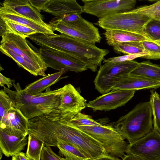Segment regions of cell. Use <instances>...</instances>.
<instances>
[{
	"label": "cell",
	"mask_w": 160,
	"mask_h": 160,
	"mask_svg": "<svg viewBox=\"0 0 160 160\" xmlns=\"http://www.w3.org/2000/svg\"><path fill=\"white\" fill-rule=\"evenodd\" d=\"M59 154L65 160H87L88 159L80 151L68 143L60 142L57 144Z\"/></svg>",
	"instance_id": "26"
},
{
	"label": "cell",
	"mask_w": 160,
	"mask_h": 160,
	"mask_svg": "<svg viewBox=\"0 0 160 160\" xmlns=\"http://www.w3.org/2000/svg\"><path fill=\"white\" fill-rule=\"evenodd\" d=\"M145 32L152 41H160V20L152 19L147 25Z\"/></svg>",
	"instance_id": "32"
},
{
	"label": "cell",
	"mask_w": 160,
	"mask_h": 160,
	"mask_svg": "<svg viewBox=\"0 0 160 160\" xmlns=\"http://www.w3.org/2000/svg\"><path fill=\"white\" fill-rule=\"evenodd\" d=\"M152 116L149 101L141 102L111 126L131 143L146 136L152 130Z\"/></svg>",
	"instance_id": "4"
},
{
	"label": "cell",
	"mask_w": 160,
	"mask_h": 160,
	"mask_svg": "<svg viewBox=\"0 0 160 160\" xmlns=\"http://www.w3.org/2000/svg\"><path fill=\"white\" fill-rule=\"evenodd\" d=\"M149 53L148 52H145L139 53L128 54L123 56L109 58L108 59L104 58L103 62H120L126 61L133 60L134 59L142 57L144 56L148 55Z\"/></svg>",
	"instance_id": "34"
},
{
	"label": "cell",
	"mask_w": 160,
	"mask_h": 160,
	"mask_svg": "<svg viewBox=\"0 0 160 160\" xmlns=\"http://www.w3.org/2000/svg\"><path fill=\"white\" fill-rule=\"evenodd\" d=\"M2 6L12 12L40 24L46 26L50 25L44 22L41 11L33 7L28 0H5L2 3Z\"/></svg>",
	"instance_id": "16"
},
{
	"label": "cell",
	"mask_w": 160,
	"mask_h": 160,
	"mask_svg": "<svg viewBox=\"0 0 160 160\" xmlns=\"http://www.w3.org/2000/svg\"><path fill=\"white\" fill-rule=\"evenodd\" d=\"M0 17L30 28L36 31L38 33L45 35L54 34L50 25L46 26L40 24L28 18L12 12L2 6L0 7Z\"/></svg>",
	"instance_id": "20"
},
{
	"label": "cell",
	"mask_w": 160,
	"mask_h": 160,
	"mask_svg": "<svg viewBox=\"0 0 160 160\" xmlns=\"http://www.w3.org/2000/svg\"><path fill=\"white\" fill-rule=\"evenodd\" d=\"M42 10L56 17L72 13L81 14L82 13V6L75 0H49Z\"/></svg>",
	"instance_id": "19"
},
{
	"label": "cell",
	"mask_w": 160,
	"mask_h": 160,
	"mask_svg": "<svg viewBox=\"0 0 160 160\" xmlns=\"http://www.w3.org/2000/svg\"><path fill=\"white\" fill-rule=\"evenodd\" d=\"M66 72L62 70L57 72L48 74L46 76L30 83L24 89L22 92L26 94L34 95L42 92L62 79L68 76L62 77Z\"/></svg>",
	"instance_id": "21"
},
{
	"label": "cell",
	"mask_w": 160,
	"mask_h": 160,
	"mask_svg": "<svg viewBox=\"0 0 160 160\" xmlns=\"http://www.w3.org/2000/svg\"><path fill=\"white\" fill-rule=\"evenodd\" d=\"M11 160H28L26 154L21 152L12 156Z\"/></svg>",
	"instance_id": "39"
},
{
	"label": "cell",
	"mask_w": 160,
	"mask_h": 160,
	"mask_svg": "<svg viewBox=\"0 0 160 160\" xmlns=\"http://www.w3.org/2000/svg\"><path fill=\"white\" fill-rule=\"evenodd\" d=\"M121 160H146L143 158L136 155L127 154Z\"/></svg>",
	"instance_id": "38"
},
{
	"label": "cell",
	"mask_w": 160,
	"mask_h": 160,
	"mask_svg": "<svg viewBox=\"0 0 160 160\" xmlns=\"http://www.w3.org/2000/svg\"><path fill=\"white\" fill-rule=\"evenodd\" d=\"M153 42L160 46V41H154Z\"/></svg>",
	"instance_id": "41"
},
{
	"label": "cell",
	"mask_w": 160,
	"mask_h": 160,
	"mask_svg": "<svg viewBox=\"0 0 160 160\" xmlns=\"http://www.w3.org/2000/svg\"><path fill=\"white\" fill-rule=\"evenodd\" d=\"M135 91L131 90H112L89 101L86 107L94 111L114 109L124 105L133 97Z\"/></svg>",
	"instance_id": "13"
},
{
	"label": "cell",
	"mask_w": 160,
	"mask_h": 160,
	"mask_svg": "<svg viewBox=\"0 0 160 160\" xmlns=\"http://www.w3.org/2000/svg\"><path fill=\"white\" fill-rule=\"evenodd\" d=\"M49 24L54 31L92 43H100L102 39L98 28L82 17L72 22H59Z\"/></svg>",
	"instance_id": "9"
},
{
	"label": "cell",
	"mask_w": 160,
	"mask_h": 160,
	"mask_svg": "<svg viewBox=\"0 0 160 160\" xmlns=\"http://www.w3.org/2000/svg\"><path fill=\"white\" fill-rule=\"evenodd\" d=\"M160 87V82L142 76L129 74L118 81L112 87V90L122 89L136 91L157 89Z\"/></svg>",
	"instance_id": "17"
},
{
	"label": "cell",
	"mask_w": 160,
	"mask_h": 160,
	"mask_svg": "<svg viewBox=\"0 0 160 160\" xmlns=\"http://www.w3.org/2000/svg\"><path fill=\"white\" fill-rule=\"evenodd\" d=\"M132 11L147 16L152 19L160 20V1L148 6L138 8Z\"/></svg>",
	"instance_id": "29"
},
{
	"label": "cell",
	"mask_w": 160,
	"mask_h": 160,
	"mask_svg": "<svg viewBox=\"0 0 160 160\" xmlns=\"http://www.w3.org/2000/svg\"><path fill=\"white\" fill-rule=\"evenodd\" d=\"M82 12L99 19L111 14L127 12L134 9L136 0H82Z\"/></svg>",
	"instance_id": "10"
},
{
	"label": "cell",
	"mask_w": 160,
	"mask_h": 160,
	"mask_svg": "<svg viewBox=\"0 0 160 160\" xmlns=\"http://www.w3.org/2000/svg\"><path fill=\"white\" fill-rule=\"evenodd\" d=\"M112 47L114 52L119 54L128 55L147 52L144 49L142 41L119 42Z\"/></svg>",
	"instance_id": "25"
},
{
	"label": "cell",
	"mask_w": 160,
	"mask_h": 160,
	"mask_svg": "<svg viewBox=\"0 0 160 160\" xmlns=\"http://www.w3.org/2000/svg\"><path fill=\"white\" fill-rule=\"evenodd\" d=\"M138 63L134 60L105 63L99 67L95 78V89L102 94L110 92L118 81L136 68Z\"/></svg>",
	"instance_id": "7"
},
{
	"label": "cell",
	"mask_w": 160,
	"mask_h": 160,
	"mask_svg": "<svg viewBox=\"0 0 160 160\" xmlns=\"http://www.w3.org/2000/svg\"><path fill=\"white\" fill-rule=\"evenodd\" d=\"M0 44L8 48L17 55L23 58L35 69L38 76H45L47 66L38 51L34 50L28 44L26 38L11 32L2 36Z\"/></svg>",
	"instance_id": "8"
},
{
	"label": "cell",
	"mask_w": 160,
	"mask_h": 160,
	"mask_svg": "<svg viewBox=\"0 0 160 160\" xmlns=\"http://www.w3.org/2000/svg\"><path fill=\"white\" fill-rule=\"evenodd\" d=\"M126 153L146 160H160V133L153 128L146 136L128 144Z\"/></svg>",
	"instance_id": "12"
},
{
	"label": "cell",
	"mask_w": 160,
	"mask_h": 160,
	"mask_svg": "<svg viewBox=\"0 0 160 160\" xmlns=\"http://www.w3.org/2000/svg\"><path fill=\"white\" fill-rule=\"evenodd\" d=\"M62 87L63 97L61 109L78 113L85 108L86 100L72 85L68 84Z\"/></svg>",
	"instance_id": "18"
},
{
	"label": "cell",
	"mask_w": 160,
	"mask_h": 160,
	"mask_svg": "<svg viewBox=\"0 0 160 160\" xmlns=\"http://www.w3.org/2000/svg\"><path fill=\"white\" fill-rule=\"evenodd\" d=\"M70 124L74 126H101L102 124L93 119L91 116L82 113H77L70 120Z\"/></svg>",
	"instance_id": "30"
},
{
	"label": "cell",
	"mask_w": 160,
	"mask_h": 160,
	"mask_svg": "<svg viewBox=\"0 0 160 160\" xmlns=\"http://www.w3.org/2000/svg\"><path fill=\"white\" fill-rule=\"evenodd\" d=\"M0 36L6 32L16 34L26 38L30 36L38 33L37 32L20 24L13 22L0 17Z\"/></svg>",
	"instance_id": "23"
},
{
	"label": "cell",
	"mask_w": 160,
	"mask_h": 160,
	"mask_svg": "<svg viewBox=\"0 0 160 160\" xmlns=\"http://www.w3.org/2000/svg\"><path fill=\"white\" fill-rule=\"evenodd\" d=\"M49 0H28L31 5L37 10L41 11L44 5Z\"/></svg>",
	"instance_id": "37"
},
{
	"label": "cell",
	"mask_w": 160,
	"mask_h": 160,
	"mask_svg": "<svg viewBox=\"0 0 160 160\" xmlns=\"http://www.w3.org/2000/svg\"><path fill=\"white\" fill-rule=\"evenodd\" d=\"M149 102L153 117V128L160 133V96L154 90H151Z\"/></svg>",
	"instance_id": "28"
},
{
	"label": "cell",
	"mask_w": 160,
	"mask_h": 160,
	"mask_svg": "<svg viewBox=\"0 0 160 160\" xmlns=\"http://www.w3.org/2000/svg\"><path fill=\"white\" fill-rule=\"evenodd\" d=\"M152 19L147 16L132 10L113 14L99 19L96 24L105 30L124 31L141 34L149 38L145 32V29L147 25Z\"/></svg>",
	"instance_id": "6"
},
{
	"label": "cell",
	"mask_w": 160,
	"mask_h": 160,
	"mask_svg": "<svg viewBox=\"0 0 160 160\" xmlns=\"http://www.w3.org/2000/svg\"><path fill=\"white\" fill-rule=\"evenodd\" d=\"M27 136L0 128L1 151L7 157L21 152L28 143Z\"/></svg>",
	"instance_id": "14"
},
{
	"label": "cell",
	"mask_w": 160,
	"mask_h": 160,
	"mask_svg": "<svg viewBox=\"0 0 160 160\" xmlns=\"http://www.w3.org/2000/svg\"><path fill=\"white\" fill-rule=\"evenodd\" d=\"M13 86L15 90L5 86L3 90L10 96L14 107L28 120L61 109L63 87L53 90L49 88L45 92L31 95L22 92L18 82L13 84Z\"/></svg>",
	"instance_id": "3"
},
{
	"label": "cell",
	"mask_w": 160,
	"mask_h": 160,
	"mask_svg": "<svg viewBox=\"0 0 160 160\" xmlns=\"http://www.w3.org/2000/svg\"><path fill=\"white\" fill-rule=\"evenodd\" d=\"M28 139L27 157L34 160H40L41 154L44 145L43 142L30 134H28Z\"/></svg>",
	"instance_id": "27"
},
{
	"label": "cell",
	"mask_w": 160,
	"mask_h": 160,
	"mask_svg": "<svg viewBox=\"0 0 160 160\" xmlns=\"http://www.w3.org/2000/svg\"><path fill=\"white\" fill-rule=\"evenodd\" d=\"M87 160H121V159L106 155L93 159H88Z\"/></svg>",
	"instance_id": "40"
},
{
	"label": "cell",
	"mask_w": 160,
	"mask_h": 160,
	"mask_svg": "<svg viewBox=\"0 0 160 160\" xmlns=\"http://www.w3.org/2000/svg\"><path fill=\"white\" fill-rule=\"evenodd\" d=\"M40 160H65L53 152L50 147L44 145L40 156Z\"/></svg>",
	"instance_id": "35"
},
{
	"label": "cell",
	"mask_w": 160,
	"mask_h": 160,
	"mask_svg": "<svg viewBox=\"0 0 160 160\" xmlns=\"http://www.w3.org/2000/svg\"><path fill=\"white\" fill-rule=\"evenodd\" d=\"M28 120L19 110L12 108L0 120V128L12 132L27 135Z\"/></svg>",
	"instance_id": "15"
},
{
	"label": "cell",
	"mask_w": 160,
	"mask_h": 160,
	"mask_svg": "<svg viewBox=\"0 0 160 160\" xmlns=\"http://www.w3.org/2000/svg\"><path fill=\"white\" fill-rule=\"evenodd\" d=\"M29 38L40 47L51 48L65 53L80 61L87 69L97 71L105 56L109 52L107 49L97 47L95 44L61 33L45 35L37 33Z\"/></svg>",
	"instance_id": "2"
},
{
	"label": "cell",
	"mask_w": 160,
	"mask_h": 160,
	"mask_svg": "<svg viewBox=\"0 0 160 160\" xmlns=\"http://www.w3.org/2000/svg\"><path fill=\"white\" fill-rule=\"evenodd\" d=\"M75 115L72 112L62 113L49 121L44 132L47 145L55 147L60 142L68 143L77 149L88 159L107 155L99 142L70 124V120Z\"/></svg>",
	"instance_id": "1"
},
{
	"label": "cell",
	"mask_w": 160,
	"mask_h": 160,
	"mask_svg": "<svg viewBox=\"0 0 160 160\" xmlns=\"http://www.w3.org/2000/svg\"><path fill=\"white\" fill-rule=\"evenodd\" d=\"M38 52L48 67L54 70L76 72L88 69L86 65L77 59L64 52L51 48L40 47Z\"/></svg>",
	"instance_id": "11"
},
{
	"label": "cell",
	"mask_w": 160,
	"mask_h": 160,
	"mask_svg": "<svg viewBox=\"0 0 160 160\" xmlns=\"http://www.w3.org/2000/svg\"><path fill=\"white\" fill-rule=\"evenodd\" d=\"M14 108L10 96L3 90L0 91V120L11 108Z\"/></svg>",
	"instance_id": "33"
},
{
	"label": "cell",
	"mask_w": 160,
	"mask_h": 160,
	"mask_svg": "<svg viewBox=\"0 0 160 160\" xmlns=\"http://www.w3.org/2000/svg\"><path fill=\"white\" fill-rule=\"evenodd\" d=\"M103 34L107 43L111 46L121 42L152 41L150 38L143 35L124 31L107 30H105Z\"/></svg>",
	"instance_id": "22"
},
{
	"label": "cell",
	"mask_w": 160,
	"mask_h": 160,
	"mask_svg": "<svg viewBox=\"0 0 160 160\" xmlns=\"http://www.w3.org/2000/svg\"><path fill=\"white\" fill-rule=\"evenodd\" d=\"M14 83H15L14 79H12L7 78L1 73H0V85L1 87H3L5 84L7 86L8 88L10 89V88L13 86Z\"/></svg>",
	"instance_id": "36"
},
{
	"label": "cell",
	"mask_w": 160,
	"mask_h": 160,
	"mask_svg": "<svg viewBox=\"0 0 160 160\" xmlns=\"http://www.w3.org/2000/svg\"><path fill=\"white\" fill-rule=\"evenodd\" d=\"M27 160H34L33 159H30V158H27Z\"/></svg>",
	"instance_id": "42"
},
{
	"label": "cell",
	"mask_w": 160,
	"mask_h": 160,
	"mask_svg": "<svg viewBox=\"0 0 160 160\" xmlns=\"http://www.w3.org/2000/svg\"><path fill=\"white\" fill-rule=\"evenodd\" d=\"M99 142L107 155L123 158L128 144L122 135L111 125L75 126Z\"/></svg>",
	"instance_id": "5"
},
{
	"label": "cell",
	"mask_w": 160,
	"mask_h": 160,
	"mask_svg": "<svg viewBox=\"0 0 160 160\" xmlns=\"http://www.w3.org/2000/svg\"><path fill=\"white\" fill-rule=\"evenodd\" d=\"M144 49L149 53L148 55L141 57L148 59H160V46L153 41H142Z\"/></svg>",
	"instance_id": "31"
},
{
	"label": "cell",
	"mask_w": 160,
	"mask_h": 160,
	"mask_svg": "<svg viewBox=\"0 0 160 160\" xmlns=\"http://www.w3.org/2000/svg\"><path fill=\"white\" fill-rule=\"evenodd\" d=\"M129 74L160 82V64H154L148 60L144 61L139 62Z\"/></svg>",
	"instance_id": "24"
}]
</instances>
